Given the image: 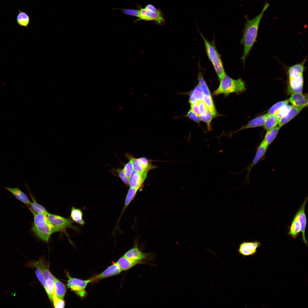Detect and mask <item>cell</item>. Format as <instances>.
<instances>
[{
    "label": "cell",
    "mask_w": 308,
    "mask_h": 308,
    "mask_svg": "<svg viewBox=\"0 0 308 308\" xmlns=\"http://www.w3.org/2000/svg\"><path fill=\"white\" fill-rule=\"evenodd\" d=\"M5 188L11 193L16 198L22 202L27 205L30 204L31 202L27 196L18 187L11 188L5 187Z\"/></svg>",
    "instance_id": "21"
},
{
    "label": "cell",
    "mask_w": 308,
    "mask_h": 308,
    "mask_svg": "<svg viewBox=\"0 0 308 308\" xmlns=\"http://www.w3.org/2000/svg\"><path fill=\"white\" fill-rule=\"evenodd\" d=\"M190 94L192 95L195 98L198 102L203 101L204 94L198 84L190 92Z\"/></svg>",
    "instance_id": "34"
},
{
    "label": "cell",
    "mask_w": 308,
    "mask_h": 308,
    "mask_svg": "<svg viewBox=\"0 0 308 308\" xmlns=\"http://www.w3.org/2000/svg\"><path fill=\"white\" fill-rule=\"evenodd\" d=\"M279 118L275 114H268L264 125V129L268 131L277 126Z\"/></svg>",
    "instance_id": "25"
},
{
    "label": "cell",
    "mask_w": 308,
    "mask_h": 308,
    "mask_svg": "<svg viewBox=\"0 0 308 308\" xmlns=\"http://www.w3.org/2000/svg\"><path fill=\"white\" fill-rule=\"evenodd\" d=\"M82 212L80 209L73 207L71 211V217L72 219L76 222L83 225L85 224V222L82 218Z\"/></svg>",
    "instance_id": "28"
},
{
    "label": "cell",
    "mask_w": 308,
    "mask_h": 308,
    "mask_svg": "<svg viewBox=\"0 0 308 308\" xmlns=\"http://www.w3.org/2000/svg\"><path fill=\"white\" fill-rule=\"evenodd\" d=\"M203 101L208 110L211 113L213 117L216 116L218 114L214 106L211 96L204 95Z\"/></svg>",
    "instance_id": "29"
},
{
    "label": "cell",
    "mask_w": 308,
    "mask_h": 308,
    "mask_svg": "<svg viewBox=\"0 0 308 308\" xmlns=\"http://www.w3.org/2000/svg\"><path fill=\"white\" fill-rule=\"evenodd\" d=\"M146 9L151 11L156 12L159 9H157L154 6L151 4H149L145 7Z\"/></svg>",
    "instance_id": "44"
},
{
    "label": "cell",
    "mask_w": 308,
    "mask_h": 308,
    "mask_svg": "<svg viewBox=\"0 0 308 308\" xmlns=\"http://www.w3.org/2000/svg\"><path fill=\"white\" fill-rule=\"evenodd\" d=\"M204 41L206 53L212 63L219 81L226 73L220 55L215 46L214 41L209 42L199 31Z\"/></svg>",
    "instance_id": "4"
},
{
    "label": "cell",
    "mask_w": 308,
    "mask_h": 308,
    "mask_svg": "<svg viewBox=\"0 0 308 308\" xmlns=\"http://www.w3.org/2000/svg\"><path fill=\"white\" fill-rule=\"evenodd\" d=\"M139 189V188H130L129 189L126 197L123 209L120 214V216L117 221V225L115 228L116 229L117 227L118 226V224L120 219L124 212L134 197L137 190Z\"/></svg>",
    "instance_id": "24"
},
{
    "label": "cell",
    "mask_w": 308,
    "mask_h": 308,
    "mask_svg": "<svg viewBox=\"0 0 308 308\" xmlns=\"http://www.w3.org/2000/svg\"><path fill=\"white\" fill-rule=\"evenodd\" d=\"M303 108L292 106L288 112L285 116L280 118L279 122V126L281 128L297 115Z\"/></svg>",
    "instance_id": "19"
},
{
    "label": "cell",
    "mask_w": 308,
    "mask_h": 308,
    "mask_svg": "<svg viewBox=\"0 0 308 308\" xmlns=\"http://www.w3.org/2000/svg\"><path fill=\"white\" fill-rule=\"evenodd\" d=\"M122 271L128 270L138 264H149L146 260H134L123 256L116 262Z\"/></svg>",
    "instance_id": "15"
},
{
    "label": "cell",
    "mask_w": 308,
    "mask_h": 308,
    "mask_svg": "<svg viewBox=\"0 0 308 308\" xmlns=\"http://www.w3.org/2000/svg\"><path fill=\"white\" fill-rule=\"evenodd\" d=\"M133 170L132 161L131 159L129 162L125 165L123 170L125 176L129 178Z\"/></svg>",
    "instance_id": "38"
},
{
    "label": "cell",
    "mask_w": 308,
    "mask_h": 308,
    "mask_svg": "<svg viewBox=\"0 0 308 308\" xmlns=\"http://www.w3.org/2000/svg\"><path fill=\"white\" fill-rule=\"evenodd\" d=\"M268 115V114L267 113L252 119L246 125L242 126L238 130L232 133L231 135H230L243 129L257 127L264 125Z\"/></svg>",
    "instance_id": "18"
},
{
    "label": "cell",
    "mask_w": 308,
    "mask_h": 308,
    "mask_svg": "<svg viewBox=\"0 0 308 308\" xmlns=\"http://www.w3.org/2000/svg\"><path fill=\"white\" fill-rule=\"evenodd\" d=\"M122 270L116 262L108 267L101 273L90 279L91 282L96 281L104 278L119 274Z\"/></svg>",
    "instance_id": "13"
},
{
    "label": "cell",
    "mask_w": 308,
    "mask_h": 308,
    "mask_svg": "<svg viewBox=\"0 0 308 308\" xmlns=\"http://www.w3.org/2000/svg\"><path fill=\"white\" fill-rule=\"evenodd\" d=\"M187 115L189 118L197 123H199L200 121L199 117L196 115L191 109L188 111Z\"/></svg>",
    "instance_id": "40"
},
{
    "label": "cell",
    "mask_w": 308,
    "mask_h": 308,
    "mask_svg": "<svg viewBox=\"0 0 308 308\" xmlns=\"http://www.w3.org/2000/svg\"><path fill=\"white\" fill-rule=\"evenodd\" d=\"M289 100H287L279 102L274 105L269 110L267 113L268 114H274L278 110L283 106L287 105Z\"/></svg>",
    "instance_id": "35"
},
{
    "label": "cell",
    "mask_w": 308,
    "mask_h": 308,
    "mask_svg": "<svg viewBox=\"0 0 308 308\" xmlns=\"http://www.w3.org/2000/svg\"><path fill=\"white\" fill-rule=\"evenodd\" d=\"M29 208V210L33 214L34 216V222L33 226L35 227H42L45 226L49 222L47 215L36 213L31 207Z\"/></svg>",
    "instance_id": "22"
},
{
    "label": "cell",
    "mask_w": 308,
    "mask_h": 308,
    "mask_svg": "<svg viewBox=\"0 0 308 308\" xmlns=\"http://www.w3.org/2000/svg\"><path fill=\"white\" fill-rule=\"evenodd\" d=\"M32 231L36 236L43 241L48 242L51 234L58 230L49 222L43 226L35 227L33 226Z\"/></svg>",
    "instance_id": "11"
},
{
    "label": "cell",
    "mask_w": 308,
    "mask_h": 308,
    "mask_svg": "<svg viewBox=\"0 0 308 308\" xmlns=\"http://www.w3.org/2000/svg\"><path fill=\"white\" fill-rule=\"evenodd\" d=\"M147 173H141L133 170L129 177V184L130 187L139 189L145 179Z\"/></svg>",
    "instance_id": "16"
},
{
    "label": "cell",
    "mask_w": 308,
    "mask_h": 308,
    "mask_svg": "<svg viewBox=\"0 0 308 308\" xmlns=\"http://www.w3.org/2000/svg\"><path fill=\"white\" fill-rule=\"evenodd\" d=\"M35 273L37 279L45 289L50 301L51 302H52V293L48 288L45 280L43 277L41 271L39 269L37 268Z\"/></svg>",
    "instance_id": "31"
},
{
    "label": "cell",
    "mask_w": 308,
    "mask_h": 308,
    "mask_svg": "<svg viewBox=\"0 0 308 308\" xmlns=\"http://www.w3.org/2000/svg\"><path fill=\"white\" fill-rule=\"evenodd\" d=\"M301 232V227L298 212L295 215L290 227L288 233L293 238H296Z\"/></svg>",
    "instance_id": "20"
},
{
    "label": "cell",
    "mask_w": 308,
    "mask_h": 308,
    "mask_svg": "<svg viewBox=\"0 0 308 308\" xmlns=\"http://www.w3.org/2000/svg\"><path fill=\"white\" fill-rule=\"evenodd\" d=\"M199 117L200 120L206 123L208 130H211V122L213 117L210 112L208 110L204 115L200 114Z\"/></svg>",
    "instance_id": "33"
},
{
    "label": "cell",
    "mask_w": 308,
    "mask_h": 308,
    "mask_svg": "<svg viewBox=\"0 0 308 308\" xmlns=\"http://www.w3.org/2000/svg\"><path fill=\"white\" fill-rule=\"evenodd\" d=\"M261 245L260 242L257 241L253 242L244 241L239 245L237 252L240 255L244 257L253 256L256 254L258 248Z\"/></svg>",
    "instance_id": "9"
},
{
    "label": "cell",
    "mask_w": 308,
    "mask_h": 308,
    "mask_svg": "<svg viewBox=\"0 0 308 308\" xmlns=\"http://www.w3.org/2000/svg\"><path fill=\"white\" fill-rule=\"evenodd\" d=\"M47 217L49 222L56 228L58 231H64L68 228H74L72 225L73 222L71 219L49 213L47 215Z\"/></svg>",
    "instance_id": "8"
},
{
    "label": "cell",
    "mask_w": 308,
    "mask_h": 308,
    "mask_svg": "<svg viewBox=\"0 0 308 308\" xmlns=\"http://www.w3.org/2000/svg\"><path fill=\"white\" fill-rule=\"evenodd\" d=\"M270 6L267 2L265 3L261 13L252 19L246 18V22L243 30L241 43L243 44L244 49L242 60L244 64L246 58L249 54L254 43L256 42L261 20L264 13Z\"/></svg>",
    "instance_id": "1"
},
{
    "label": "cell",
    "mask_w": 308,
    "mask_h": 308,
    "mask_svg": "<svg viewBox=\"0 0 308 308\" xmlns=\"http://www.w3.org/2000/svg\"><path fill=\"white\" fill-rule=\"evenodd\" d=\"M199 110L200 114L204 115L208 111L207 108L203 101L198 102Z\"/></svg>",
    "instance_id": "41"
},
{
    "label": "cell",
    "mask_w": 308,
    "mask_h": 308,
    "mask_svg": "<svg viewBox=\"0 0 308 308\" xmlns=\"http://www.w3.org/2000/svg\"><path fill=\"white\" fill-rule=\"evenodd\" d=\"M52 302L55 308H64L65 305V301L56 295L54 291L52 293Z\"/></svg>",
    "instance_id": "36"
},
{
    "label": "cell",
    "mask_w": 308,
    "mask_h": 308,
    "mask_svg": "<svg viewBox=\"0 0 308 308\" xmlns=\"http://www.w3.org/2000/svg\"><path fill=\"white\" fill-rule=\"evenodd\" d=\"M54 290L58 297L64 300L66 291V286L63 283L56 278L54 283Z\"/></svg>",
    "instance_id": "27"
},
{
    "label": "cell",
    "mask_w": 308,
    "mask_h": 308,
    "mask_svg": "<svg viewBox=\"0 0 308 308\" xmlns=\"http://www.w3.org/2000/svg\"><path fill=\"white\" fill-rule=\"evenodd\" d=\"M117 172L123 181L126 184H129V178L127 177L125 175L123 170L118 169Z\"/></svg>",
    "instance_id": "42"
},
{
    "label": "cell",
    "mask_w": 308,
    "mask_h": 308,
    "mask_svg": "<svg viewBox=\"0 0 308 308\" xmlns=\"http://www.w3.org/2000/svg\"><path fill=\"white\" fill-rule=\"evenodd\" d=\"M307 60L305 58L301 62L289 67L287 69L288 90L293 94L302 93L304 83L303 75L306 68L304 65Z\"/></svg>",
    "instance_id": "2"
},
{
    "label": "cell",
    "mask_w": 308,
    "mask_h": 308,
    "mask_svg": "<svg viewBox=\"0 0 308 308\" xmlns=\"http://www.w3.org/2000/svg\"><path fill=\"white\" fill-rule=\"evenodd\" d=\"M26 266L34 267L39 269L45 279L47 286L52 294L54 291V283L55 277L49 271L48 265L43 259L37 261H31L27 263Z\"/></svg>",
    "instance_id": "5"
},
{
    "label": "cell",
    "mask_w": 308,
    "mask_h": 308,
    "mask_svg": "<svg viewBox=\"0 0 308 308\" xmlns=\"http://www.w3.org/2000/svg\"><path fill=\"white\" fill-rule=\"evenodd\" d=\"M121 10L124 14L133 16L139 18V10L132 9H119Z\"/></svg>",
    "instance_id": "39"
},
{
    "label": "cell",
    "mask_w": 308,
    "mask_h": 308,
    "mask_svg": "<svg viewBox=\"0 0 308 308\" xmlns=\"http://www.w3.org/2000/svg\"><path fill=\"white\" fill-rule=\"evenodd\" d=\"M25 184L32 199L33 201L32 202H31L29 204L31 207V208L34 211L37 213L47 215L48 213L46 210V208L37 202L29 190L27 185L26 183H25Z\"/></svg>",
    "instance_id": "23"
},
{
    "label": "cell",
    "mask_w": 308,
    "mask_h": 308,
    "mask_svg": "<svg viewBox=\"0 0 308 308\" xmlns=\"http://www.w3.org/2000/svg\"><path fill=\"white\" fill-rule=\"evenodd\" d=\"M191 109L196 115L198 116L200 114L199 112L198 104H191Z\"/></svg>",
    "instance_id": "43"
},
{
    "label": "cell",
    "mask_w": 308,
    "mask_h": 308,
    "mask_svg": "<svg viewBox=\"0 0 308 308\" xmlns=\"http://www.w3.org/2000/svg\"><path fill=\"white\" fill-rule=\"evenodd\" d=\"M307 199V197L297 211L299 214V220L301 225V232L302 233L303 240L305 244L307 245V242L305 236L307 218L305 212V208Z\"/></svg>",
    "instance_id": "14"
},
{
    "label": "cell",
    "mask_w": 308,
    "mask_h": 308,
    "mask_svg": "<svg viewBox=\"0 0 308 308\" xmlns=\"http://www.w3.org/2000/svg\"><path fill=\"white\" fill-rule=\"evenodd\" d=\"M123 256L133 260L138 261L152 260L155 257L152 253L142 252L138 248L137 244L125 253Z\"/></svg>",
    "instance_id": "12"
},
{
    "label": "cell",
    "mask_w": 308,
    "mask_h": 308,
    "mask_svg": "<svg viewBox=\"0 0 308 308\" xmlns=\"http://www.w3.org/2000/svg\"><path fill=\"white\" fill-rule=\"evenodd\" d=\"M66 274L68 279L67 283L68 287L81 297H84L87 294L85 288L88 284L91 282V279H81L72 277L68 273Z\"/></svg>",
    "instance_id": "6"
},
{
    "label": "cell",
    "mask_w": 308,
    "mask_h": 308,
    "mask_svg": "<svg viewBox=\"0 0 308 308\" xmlns=\"http://www.w3.org/2000/svg\"><path fill=\"white\" fill-rule=\"evenodd\" d=\"M268 147V145L262 141L257 148L256 154L252 163L242 171L237 173H240L246 170H247L246 179L244 183H246V182L249 181V175L251 170L262 157L264 156Z\"/></svg>",
    "instance_id": "10"
},
{
    "label": "cell",
    "mask_w": 308,
    "mask_h": 308,
    "mask_svg": "<svg viewBox=\"0 0 308 308\" xmlns=\"http://www.w3.org/2000/svg\"><path fill=\"white\" fill-rule=\"evenodd\" d=\"M292 106L286 105L277 110L274 114L279 119L285 116L291 109Z\"/></svg>",
    "instance_id": "37"
},
{
    "label": "cell",
    "mask_w": 308,
    "mask_h": 308,
    "mask_svg": "<svg viewBox=\"0 0 308 308\" xmlns=\"http://www.w3.org/2000/svg\"><path fill=\"white\" fill-rule=\"evenodd\" d=\"M138 7L140 8L139 17L135 21V23L141 20L154 21L158 25H164L165 19L164 15L160 9L157 12H153L145 8H143L139 5Z\"/></svg>",
    "instance_id": "7"
},
{
    "label": "cell",
    "mask_w": 308,
    "mask_h": 308,
    "mask_svg": "<svg viewBox=\"0 0 308 308\" xmlns=\"http://www.w3.org/2000/svg\"><path fill=\"white\" fill-rule=\"evenodd\" d=\"M30 20L29 16L25 12L20 11L16 17V21L19 25L23 27H27Z\"/></svg>",
    "instance_id": "30"
},
{
    "label": "cell",
    "mask_w": 308,
    "mask_h": 308,
    "mask_svg": "<svg viewBox=\"0 0 308 308\" xmlns=\"http://www.w3.org/2000/svg\"><path fill=\"white\" fill-rule=\"evenodd\" d=\"M289 100L292 106L303 108L308 105L307 94L302 93L293 94Z\"/></svg>",
    "instance_id": "17"
},
{
    "label": "cell",
    "mask_w": 308,
    "mask_h": 308,
    "mask_svg": "<svg viewBox=\"0 0 308 308\" xmlns=\"http://www.w3.org/2000/svg\"><path fill=\"white\" fill-rule=\"evenodd\" d=\"M198 84L201 88L204 95L211 96V95L209 89L203 77L200 69L198 74Z\"/></svg>",
    "instance_id": "32"
},
{
    "label": "cell",
    "mask_w": 308,
    "mask_h": 308,
    "mask_svg": "<svg viewBox=\"0 0 308 308\" xmlns=\"http://www.w3.org/2000/svg\"><path fill=\"white\" fill-rule=\"evenodd\" d=\"M280 128L279 126L276 127L267 131L262 141L269 146L275 139Z\"/></svg>",
    "instance_id": "26"
},
{
    "label": "cell",
    "mask_w": 308,
    "mask_h": 308,
    "mask_svg": "<svg viewBox=\"0 0 308 308\" xmlns=\"http://www.w3.org/2000/svg\"><path fill=\"white\" fill-rule=\"evenodd\" d=\"M220 82L218 87L213 93L214 95L222 94L227 95L232 93L239 94L244 92L246 90L245 82L241 79L235 80L226 74Z\"/></svg>",
    "instance_id": "3"
},
{
    "label": "cell",
    "mask_w": 308,
    "mask_h": 308,
    "mask_svg": "<svg viewBox=\"0 0 308 308\" xmlns=\"http://www.w3.org/2000/svg\"><path fill=\"white\" fill-rule=\"evenodd\" d=\"M189 102L190 104H196L197 103L198 101L192 95L190 94Z\"/></svg>",
    "instance_id": "45"
}]
</instances>
